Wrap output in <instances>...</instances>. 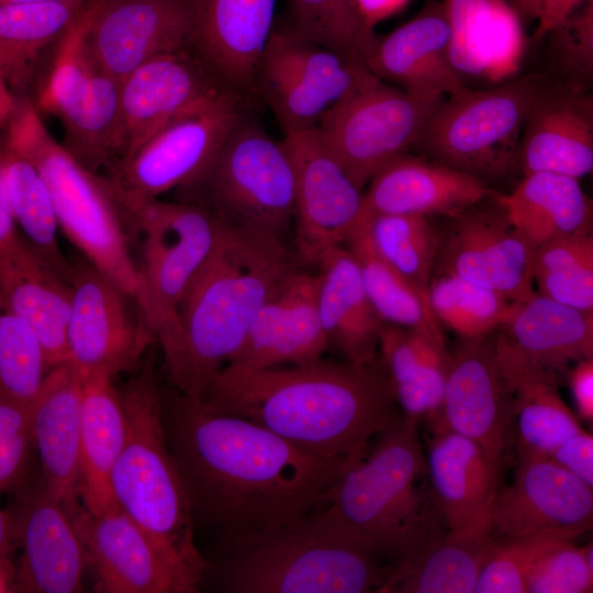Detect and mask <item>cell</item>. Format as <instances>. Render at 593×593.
<instances>
[{"mask_svg": "<svg viewBox=\"0 0 593 593\" xmlns=\"http://www.w3.org/2000/svg\"><path fill=\"white\" fill-rule=\"evenodd\" d=\"M510 225L535 248L549 242L591 233L592 203L579 179L532 172L507 194L496 198Z\"/></svg>", "mask_w": 593, "mask_h": 593, "instance_id": "cell-35", "label": "cell"}, {"mask_svg": "<svg viewBox=\"0 0 593 593\" xmlns=\"http://www.w3.org/2000/svg\"><path fill=\"white\" fill-rule=\"evenodd\" d=\"M523 175L581 179L593 169V99L588 89L548 83L530 108L521 137Z\"/></svg>", "mask_w": 593, "mask_h": 593, "instance_id": "cell-26", "label": "cell"}, {"mask_svg": "<svg viewBox=\"0 0 593 593\" xmlns=\"http://www.w3.org/2000/svg\"><path fill=\"white\" fill-rule=\"evenodd\" d=\"M533 281L538 294L593 314L592 234H578L537 247Z\"/></svg>", "mask_w": 593, "mask_h": 593, "instance_id": "cell-43", "label": "cell"}, {"mask_svg": "<svg viewBox=\"0 0 593 593\" xmlns=\"http://www.w3.org/2000/svg\"><path fill=\"white\" fill-rule=\"evenodd\" d=\"M197 0H91L81 13L83 43L116 81L147 60L189 46Z\"/></svg>", "mask_w": 593, "mask_h": 593, "instance_id": "cell-16", "label": "cell"}, {"mask_svg": "<svg viewBox=\"0 0 593 593\" xmlns=\"http://www.w3.org/2000/svg\"><path fill=\"white\" fill-rule=\"evenodd\" d=\"M344 245L354 255L367 295L385 324L417 332L446 345L428 299L377 254L366 227H357Z\"/></svg>", "mask_w": 593, "mask_h": 593, "instance_id": "cell-40", "label": "cell"}, {"mask_svg": "<svg viewBox=\"0 0 593 593\" xmlns=\"http://www.w3.org/2000/svg\"><path fill=\"white\" fill-rule=\"evenodd\" d=\"M588 0H541L536 18L535 37L546 36Z\"/></svg>", "mask_w": 593, "mask_h": 593, "instance_id": "cell-52", "label": "cell"}, {"mask_svg": "<svg viewBox=\"0 0 593 593\" xmlns=\"http://www.w3.org/2000/svg\"><path fill=\"white\" fill-rule=\"evenodd\" d=\"M548 83L528 74L483 89L466 87L439 103L415 146L481 179L504 175L518 165L527 114Z\"/></svg>", "mask_w": 593, "mask_h": 593, "instance_id": "cell-9", "label": "cell"}, {"mask_svg": "<svg viewBox=\"0 0 593 593\" xmlns=\"http://www.w3.org/2000/svg\"><path fill=\"white\" fill-rule=\"evenodd\" d=\"M67 361L81 380L134 368L157 342L135 300L83 257L71 262Z\"/></svg>", "mask_w": 593, "mask_h": 593, "instance_id": "cell-14", "label": "cell"}, {"mask_svg": "<svg viewBox=\"0 0 593 593\" xmlns=\"http://www.w3.org/2000/svg\"><path fill=\"white\" fill-rule=\"evenodd\" d=\"M81 392V379L66 361L48 370L31 405L32 439L41 479L66 511L80 504Z\"/></svg>", "mask_w": 593, "mask_h": 593, "instance_id": "cell-31", "label": "cell"}, {"mask_svg": "<svg viewBox=\"0 0 593 593\" xmlns=\"http://www.w3.org/2000/svg\"><path fill=\"white\" fill-rule=\"evenodd\" d=\"M131 238L139 242L138 268L150 304L157 342L174 327L188 287L210 257L221 221L190 201L144 202L125 213Z\"/></svg>", "mask_w": 593, "mask_h": 593, "instance_id": "cell-12", "label": "cell"}, {"mask_svg": "<svg viewBox=\"0 0 593 593\" xmlns=\"http://www.w3.org/2000/svg\"><path fill=\"white\" fill-rule=\"evenodd\" d=\"M81 13L58 46L35 107L61 122V145L86 168L99 172L119 155L120 82L87 49Z\"/></svg>", "mask_w": 593, "mask_h": 593, "instance_id": "cell-13", "label": "cell"}, {"mask_svg": "<svg viewBox=\"0 0 593 593\" xmlns=\"http://www.w3.org/2000/svg\"><path fill=\"white\" fill-rule=\"evenodd\" d=\"M492 350L510 395L532 380L556 382L557 373L571 362L593 357V314L535 291L512 301Z\"/></svg>", "mask_w": 593, "mask_h": 593, "instance_id": "cell-15", "label": "cell"}, {"mask_svg": "<svg viewBox=\"0 0 593 593\" xmlns=\"http://www.w3.org/2000/svg\"><path fill=\"white\" fill-rule=\"evenodd\" d=\"M547 36L548 57L566 83L588 89L593 77V0H588Z\"/></svg>", "mask_w": 593, "mask_h": 593, "instance_id": "cell-47", "label": "cell"}, {"mask_svg": "<svg viewBox=\"0 0 593 593\" xmlns=\"http://www.w3.org/2000/svg\"><path fill=\"white\" fill-rule=\"evenodd\" d=\"M360 226L366 227L377 254L428 299L440 244L427 216L378 215Z\"/></svg>", "mask_w": 593, "mask_h": 593, "instance_id": "cell-42", "label": "cell"}, {"mask_svg": "<svg viewBox=\"0 0 593 593\" xmlns=\"http://www.w3.org/2000/svg\"><path fill=\"white\" fill-rule=\"evenodd\" d=\"M425 457L448 535L465 538L490 534L501 469L474 441L445 428L433 430Z\"/></svg>", "mask_w": 593, "mask_h": 593, "instance_id": "cell-29", "label": "cell"}, {"mask_svg": "<svg viewBox=\"0 0 593 593\" xmlns=\"http://www.w3.org/2000/svg\"><path fill=\"white\" fill-rule=\"evenodd\" d=\"M256 76L287 80L334 104L376 77L362 63L299 34L287 22H275Z\"/></svg>", "mask_w": 593, "mask_h": 593, "instance_id": "cell-36", "label": "cell"}, {"mask_svg": "<svg viewBox=\"0 0 593 593\" xmlns=\"http://www.w3.org/2000/svg\"><path fill=\"white\" fill-rule=\"evenodd\" d=\"M224 90L228 89L187 48L142 64L120 81L118 158L172 119Z\"/></svg>", "mask_w": 593, "mask_h": 593, "instance_id": "cell-21", "label": "cell"}, {"mask_svg": "<svg viewBox=\"0 0 593 593\" xmlns=\"http://www.w3.org/2000/svg\"><path fill=\"white\" fill-rule=\"evenodd\" d=\"M15 573L12 556H0V593L14 592Z\"/></svg>", "mask_w": 593, "mask_h": 593, "instance_id": "cell-57", "label": "cell"}, {"mask_svg": "<svg viewBox=\"0 0 593 593\" xmlns=\"http://www.w3.org/2000/svg\"><path fill=\"white\" fill-rule=\"evenodd\" d=\"M120 394L126 436L110 480L115 505L157 542L189 593L197 592L209 563L194 541L191 508L167 440L152 359Z\"/></svg>", "mask_w": 593, "mask_h": 593, "instance_id": "cell-5", "label": "cell"}, {"mask_svg": "<svg viewBox=\"0 0 593 593\" xmlns=\"http://www.w3.org/2000/svg\"><path fill=\"white\" fill-rule=\"evenodd\" d=\"M524 22L536 20L541 0H511Z\"/></svg>", "mask_w": 593, "mask_h": 593, "instance_id": "cell-58", "label": "cell"}, {"mask_svg": "<svg viewBox=\"0 0 593 593\" xmlns=\"http://www.w3.org/2000/svg\"><path fill=\"white\" fill-rule=\"evenodd\" d=\"M19 100L0 78V125L8 124L18 107Z\"/></svg>", "mask_w": 593, "mask_h": 593, "instance_id": "cell-56", "label": "cell"}, {"mask_svg": "<svg viewBox=\"0 0 593 593\" xmlns=\"http://www.w3.org/2000/svg\"><path fill=\"white\" fill-rule=\"evenodd\" d=\"M161 405L194 527H209L223 545L310 517L362 456L311 454L257 423L176 390L161 391Z\"/></svg>", "mask_w": 593, "mask_h": 593, "instance_id": "cell-1", "label": "cell"}, {"mask_svg": "<svg viewBox=\"0 0 593 593\" xmlns=\"http://www.w3.org/2000/svg\"><path fill=\"white\" fill-rule=\"evenodd\" d=\"M510 418L511 395L497 370L492 343L463 339L449 354L439 423L434 429L469 438L501 469Z\"/></svg>", "mask_w": 593, "mask_h": 593, "instance_id": "cell-22", "label": "cell"}, {"mask_svg": "<svg viewBox=\"0 0 593 593\" xmlns=\"http://www.w3.org/2000/svg\"><path fill=\"white\" fill-rule=\"evenodd\" d=\"M592 517V486L549 458L527 459L519 461L512 483L499 489L490 534L497 540H573L591 528Z\"/></svg>", "mask_w": 593, "mask_h": 593, "instance_id": "cell-18", "label": "cell"}, {"mask_svg": "<svg viewBox=\"0 0 593 593\" xmlns=\"http://www.w3.org/2000/svg\"><path fill=\"white\" fill-rule=\"evenodd\" d=\"M496 542L491 534L465 538L446 534L392 563L377 593H473Z\"/></svg>", "mask_w": 593, "mask_h": 593, "instance_id": "cell-38", "label": "cell"}, {"mask_svg": "<svg viewBox=\"0 0 593 593\" xmlns=\"http://www.w3.org/2000/svg\"><path fill=\"white\" fill-rule=\"evenodd\" d=\"M549 459L593 488V437L581 429L562 441Z\"/></svg>", "mask_w": 593, "mask_h": 593, "instance_id": "cell-50", "label": "cell"}, {"mask_svg": "<svg viewBox=\"0 0 593 593\" xmlns=\"http://www.w3.org/2000/svg\"><path fill=\"white\" fill-rule=\"evenodd\" d=\"M102 593H189L157 542L121 510L66 511Z\"/></svg>", "mask_w": 593, "mask_h": 593, "instance_id": "cell-19", "label": "cell"}, {"mask_svg": "<svg viewBox=\"0 0 593 593\" xmlns=\"http://www.w3.org/2000/svg\"><path fill=\"white\" fill-rule=\"evenodd\" d=\"M281 142L294 169L298 255L315 265L326 249L344 245L355 231L363 190L328 150L316 127L286 133Z\"/></svg>", "mask_w": 593, "mask_h": 593, "instance_id": "cell-17", "label": "cell"}, {"mask_svg": "<svg viewBox=\"0 0 593 593\" xmlns=\"http://www.w3.org/2000/svg\"><path fill=\"white\" fill-rule=\"evenodd\" d=\"M81 382L79 497L98 515L118 508L110 480L125 441L126 418L113 379L94 376Z\"/></svg>", "mask_w": 593, "mask_h": 593, "instance_id": "cell-34", "label": "cell"}, {"mask_svg": "<svg viewBox=\"0 0 593 593\" xmlns=\"http://www.w3.org/2000/svg\"><path fill=\"white\" fill-rule=\"evenodd\" d=\"M12 512L16 548L14 592L77 593L82 591L86 553L64 505L33 481L16 495Z\"/></svg>", "mask_w": 593, "mask_h": 593, "instance_id": "cell-20", "label": "cell"}, {"mask_svg": "<svg viewBox=\"0 0 593 593\" xmlns=\"http://www.w3.org/2000/svg\"><path fill=\"white\" fill-rule=\"evenodd\" d=\"M31 407L0 392V492L14 496L31 483Z\"/></svg>", "mask_w": 593, "mask_h": 593, "instance_id": "cell-48", "label": "cell"}, {"mask_svg": "<svg viewBox=\"0 0 593 593\" xmlns=\"http://www.w3.org/2000/svg\"><path fill=\"white\" fill-rule=\"evenodd\" d=\"M8 194L20 234L69 283L72 264L59 244V224L48 187L35 165L3 142L0 154Z\"/></svg>", "mask_w": 593, "mask_h": 593, "instance_id": "cell-39", "label": "cell"}, {"mask_svg": "<svg viewBox=\"0 0 593 593\" xmlns=\"http://www.w3.org/2000/svg\"><path fill=\"white\" fill-rule=\"evenodd\" d=\"M217 219L283 237L293 223L295 178L282 142L245 110L204 171L180 189Z\"/></svg>", "mask_w": 593, "mask_h": 593, "instance_id": "cell-8", "label": "cell"}, {"mask_svg": "<svg viewBox=\"0 0 593 593\" xmlns=\"http://www.w3.org/2000/svg\"><path fill=\"white\" fill-rule=\"evenodd\" d=\"M428 300L439 325L462 339L485 338L502 324L512 304L492 290L443 272L432 278Z\"/></svg>", "mask_w": 593, "mask_h": 593, "instance_id": "cell-44", "label": "cell"}, {"mask_svg": "<svg viewBox=\"0 0 593 593\" xmlns=\"http://www.w3.org/2000/svg\"><path fill=\"white\" fill-rule=\"evenodd\" d=\"M593 588L592 542L577 547L562 540L535 564L526 583V593H588Z\"/></svg>", "mask_w": 593, "mask_h": 593, "instance_id": "cell-49", "label": "cell"}, {"mask_svg": "<svg viewBox=\"0 0 593 593\" xmlns=\"http://www.w3.org/2000/svg\"><path fill=\"white\" fill-rule=\"evenodd\" d=\"M7 125L5 144L29 158L44 178L60 232L135 300L149 323V299L131 248L130 227L109 179L86 168L58 143L31 101L19 100Z\"/></svg>", "mask_w": 593, "mask_h": 593, "instance_id": "cell-6", "label": "cell"}, {"mask_svg": "<svg viewBox=\"0 0 593 593\" xmlns=\"http://www.w3.org/2000/svg\"><path fill=\"white\" fill-rule=\"evenodd\" d=\"M566 539L524 537L497 540L473 593H526L527 579L538 560Z\"/></svg>", "mask_w": 593, "mask_h": 593, "instance_id": "cell-46", "label": "cell"}, {"mask_svg": "<svg viewBox=\"0 0 593 593\" xmlns=\"http://www.w3.org/2000/svg\"><path fill=\"white\" fill-rule=\"evenodd\" d=\"M519 461L549 458L568 437L581 430L560 398L556 382L532 380L511 395V418Z\"/></svg>", "mask_w": 593, "mask_h": 593, "instance_id": "cell-41", "label": "cell"}, {"mask_svg": "<svg viewBox=\"0 0 593 593\" xmlns=\"http://www.w3.org/2000/svg\"><path fill=\"white\" fill-rule=\"evenodd\" d=\"M91 0H0L1 3H14V2H64V3H81L86 4Z\"/></svg>", "mask_w": 593, "mask_h": 593, "instance_id": "cell-59", "label": "cell"}, {"mask_svg": "<svg viewBox=\"0 0 593 593\" xmlns=\"http://www.w3.org/2000/svg\"><path fill=\"white\" fill-rule=\"evenodd\" d=\"M224 549L212 569L216 588L227 593H377L390 568L321 511Z\"/></svg>", "mask_w": 593, "mask_h": 593, "instance_id": "cell-7", "label": "cell"}, {"mask_svg": "<svg viewBox=\"0 0 593 593\" xmlns=\"http://www.w3.org/2000/svg\"><path fill=\"white\" fill-rule=\"evenodd\" d=\"M366 187L356 228L378 215L454 217L490 193L479 177L407 153L383 166Z\"/></svg>", "mask_w": 593, "mask_h": 593, "instance_id": "cell-28", "label": "cell"}, {"mask_svg": "<svg viewBox=\"0 0 593 593\" xmlns=\"http://www.w3.org/2000/svg\"><path fill=\"white\" fill-rule=\"evenodd\" d=\"M450 27V57L466 79L502 83L517 76L527 36L511 0H443ZM467 85V83H466Z\"/></svg>", "mask_w": 593, "mask_h": 593, "instance_id": "cell-30", "label": "cell"}, {"mask_svg": "<svg viewBox=\"0 0 593 593\" xmlns=\"http://www.w3.org/2000/svg\"><path fill=\"white\" fill-rule=\"evenodd\" d=\"M416 426L402 416L377 436L340 474L321 511L390 564L448 534Z\"/></svg>", "mask_w": 593, "mask_h": 593, "instance_id": "cell-4", "label": "cell"}, {"mask_svg": "<svg viewBox=\"0 0 593 593\" xmlns=\"http://www.w3.org/2000/svg\"><path fill=\"white\" fill-rule=\"evenodd\" d=\"M0 292L38 337L49 369L67 361L70 287L19 233L0 250Z\"/></svg>", "mask_w": 593, "mask_h": 593, "instance_id": "cell-32", "label": "cell"}, {"mask_svg": "<svg viewBox=\"0 0 593 593\" xmlns=\"http://www.w3.org/2000/svg\"><path fill=\"white\" fill-rule=\"evenodd\" d=\"M471 208L454 216L456 223L437 256L440 272L457 276L511 301L533 294L536 248L510 225L502 212L495 214Z\"/></svg>", "mask_w": 593, "mask_h": 593, "instance_id": "cell-23", "label": "cell"}, {"mask_svg": "<svg viewBox=\"0 0 593 593\" xmlns=\"http://www.w3.org/2000/svg\"><path fill=\"white\" fill-rule=\"evenodd\" d=\"M243 97L224 90L172 119L126 155L107 177L123 208L192 183L211 163L245 111Z\"/></svg>", "mask_w": 593, "mask_h": 593, "instance_id": "cell-10", "label": "cell"}, {"mask_svg": "<svg viewBox=\"0 0 593 593\" xmlns=\"http://www.w3.org/2000/svg\"><path fill=\"white\" fill-rule=\"evenodd\" d=\"M366 67L379 79L421 96L446 98L468 87L452 65L449 22L438 0L377 38Z\"/></svg>", "mask_w": 593, "mask_h": 593, "instance_id": "cell-27", "label": "cell"}, {"mask_svg": "<svg viewBox=\"0 0 593 593\" xmlns=\"http://www.w3.org/2000/svg\"><path fill=\"white\" fill-rule=\"evenodd\" d=\"M288 7L294 31L366 66L378 37L354 0H288Z\"/></svg>", "mask_w": 593, "mask_h": 593, "instance_id": "cell-45", "label": "cell"}, {"mask_svg": "<svg viewBox=\"0 0 593 593\" xmlns=\"http://www.w3.org/2000/svg\"><path fill=\"white\" fill-rule=\"evenodd\" d=\"M88 3L0 4V78L12 92L31 83L40 63L58 48Z\"/></svg>", "mask_w": 593, "mask_h": 593, "instance_id": "cell-37", "label": "cell"}, {"mask_svg": "<svg viewBox=\"0 0 593 593\" xmlns=\"http://www.w3.org/2000/svg\"><path fill=\"white\" fill-rule=\"evenodd\" d=\"M411 0H354V3L365 22L372 29L401 12Z\"/></svg>", "mask_w": 593, "mask_h": 593, "instance_id": "cell-53", "label": "cell"}, {"mask_svg": "<svg viewBox=\"0 0 593 593\" xmlns=\"http://www.w3.org/2000/svg\"><path fill=\"white\" fill-rule=\"evenodd\" d=\"M15 550L16 538L13 514L3 510L0 503V556H12Z\"/></svg>", "mask_w": 593, "mask_h": 593, "instance_id": "cell-55", "label": "cell"}, {"mask_svg": "<svg viewBox=\"0 0 593 593\" xmlns=\"http://www.w3.org/2000/svg\"><path fill=\"white\" fill-rule=\"evenodd\" d=\"M315 266L317 306L327 345H335L348 361H374L385 323L367 295L354 255L345 245H337L326 249Z\"/></svg>", "mask_w": 593, "mask_h": 593, "instance_id": "cell-33", "label": "cell"}, {"mask_svg": "<svg viewBox=\"0 0 593 593\" xmlns=\"http://www.w3.org/2000/svg\"><path fill=\"white\" fill-rule=\"evenodd\" d=\"M296 268L283 237L221 221L215 246L183 294L174 327L158 342L176 391L201 399L242 348L260 306Z\"/></svg>", "mask_w": 593, "mask_h": 593, "instance_id": "cell-3", "label": "cell"}, {"mask_svg": "<svg viewBox=\"0 0 593 593\" xmlns=\"http://www.w3.org/2000/svg\"><path fill=\"white\" fill-rule=\"evenodd\" d=\"M569 385L581 418L593 421V357L577 361L569 371Z\"/></svg>", "mask_w": 593, "mask_h": 593, "instance_id": "cell-51", "label": "cell"}, {"mask_svg": "<svg viewBox=\"0 0 593 593\" xmlns=\"http://www.w3.org/2000/svg\"><path fill=\"white\" fill-rule=\"evenodd\" d=\"M317 289L316 272L299 267L291 271L260 306L242 348L228 363L264 369L320 360L328 345Z\"/></svg>", "mask_w": 593, "mask_h": 593, "instance_id": "cell-24", "label": "cell"}, {"mask_svg": "<svg viewBox=\"0 0 593 593\" xmlns=\"http://www.w3.org/2000/svg\"><path fill=\"white\" fill-rule=\"evenodd\" d=\"M201 400L325 458L363 455L372 439L402 418L379 359L356 363L321 358L264 369L227 363Z\"/></svg>", "mask_w": 593, "mask_h": 593, "instance_id": "cell-2", "label": "cell"}, {"mask_svg": "<svg viewBox=\"0 0 593 593\" xmlns=\"http://www.w3.org/2000/svg\"><path fill=\"white\" fill-rule=\"evenodd\" d=\"M19 233L0 165V250L9 246L16 238Z\"/></svg>", "mask_w": 593, "mask_h": 593, "instance_id": "cell-54", "label": "cell"}, {"mask_svg": "<svg viewBox=\"0 0 593 593\" xmlns=\"http://www.w3.org/2000/svg\"><path fill=\"white\" fill-rule=\"evenodd\" d=\"M444 99L412 93L374 77L329 108L316 130L363 190L383 166L416 145Z\"/></svg>", "mask_w": 593, "mask_h": 593, "instance_id": "cell-11", "label": "cell"}, {"mask_svg": "<svg viewBox=\"0 0 593 593\" xmlns=\"http://www.w3.org/2000/svg\"><path fill=\"white\" fill-rule=\"evenodd\" d=\"M276 0H197L187 49L226 89L254 92L258 61L275 24Z\"/></svg>", "mask_w": 593, "mask_h": 593, "instance_id": "cell-25", "label": "cell"}]
</instances>
